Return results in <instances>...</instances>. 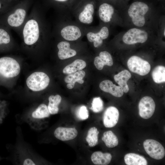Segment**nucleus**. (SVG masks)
I'll use <instances>...</instances> for the list:
<instances>
[{"label":"nucleus","mask_w":165,"mask_h":165,"mask_svg":"<svg viewBox=\"0 0 165 165\" xmlns=\"http://www.w3.org/2000/svg\"><path fill=\"white\" fill-rule=\"evenodd\" d=\"M50 113L47 106L44 104L40 105L32 114V116L36 119H42L50 116Z\"/></svg>","instance_id":"27"},{"label":"nucleus","mask_w":165,"mask_h":165,"mask_svg":"<svg viewBox=\"0 0 165 165\" xmlns=\"http://www.w3.org/2000/svg\"><path fill=\"white\" fill-rule=\"evenodd\" d=\"M10 41V35L3 28H0V46L9 44Z\"/></svg>","instance_id":"31"},{"label":"nucleus","mask_w":165,"mask_h":165,"mask_svg":"<svg viewBox=\"0 0 165 165\" xmlns=\"http://www.w3.org/2000/svg\"><path fill=\"white\" fill-rule=\"evenodd\" d=\"M55 1H59V2H64L66 1L67 0H55Z\"/></svg>","instance_id":"34"},{"label":"nucleus","mask_w":165,"mask_h":165,"mask_svg":"<svg viewBox=\"0 0 165 165\" xmlns=\"http://www.w3.org/2000/svg\"><path fill=\"white\" fill-rule=\"evenodd\" d=\"M70 43L66 41H62L58 43L59 51L58 56L61 60H64L75 56L76 52L70 48Z\"/></svg>","instance_id":"16"},{"label":"nucleus","mask_w":165,"mask_h":165,"mask_svg":"<svg viewBox=\"0 0 165 165\" xmlns=\"http://www.w3.org/2000/svg\"><path fill=\"white\" fill-rule=\"evenodd\" d=\"M112 156L108 152L103 153L101 151H96L92 154L91 159L95 165H107L109 164L112 160Z\"/></svg>","instance_id":"18"},{"label":"nucleus","mask_w":165,"mask_h":165,"mask_svg":"<svg viewBox=\"0 0 165 165\" xmlns=\"http://www.w3.org/2000/svg\"><path fill=\"white\" fill-rule=\"evenodd\" d=\"M148 38V35L145 31L137 28L128 30L123 35V42L128 45L145 42Z\"/></svg>","instance_id":"7"},{"label":"nucleus","mask_w":165,"mask_h":165,"mask_svg":"<svg viewBox=\"0 0 165 165\" xmlns=\"http://www.w3.org/2000/svg\"><path fill=\"white\" fill-rule=\"evenodd\" d=\"M113 64L111 55L108 52L105 51L100 52L99 56L96 57L94 61L95 66L99 70H102L105 65L111 66Z\"/></svg>","instance_id":"13"},{"label":"nucleus","mask_w":165,"mask_h":165,"mask_svg":"<svg viewBox=\"0 0 165 165\" xmlns=\"http://www.w3.org/2000/svg\"><path fill=\"white\" fill-rule=\"evenodd\" d=\"M26 15V11L24 9H18L8 17L7 22L9 25L12 27L19 26L24 22Z\"/></svg>","instance_id":"14"},{"label":"nucleus","mask_w":165,"mask_h":165,"mask_svg":"<svg viewBox=\"0 0 165 165\" xmlns=\"http://www.w3.org/2000/svg\"><path fill=\"white\" fill-rule=\"evenodd\" d=\"M91 105L92 106L90 109L94 112H100L103 109V102L99 97L94 98Z\"/></svg>","instance_id":"29"},{"label":"nucleus","mask_w":165,"mask_h":165,"mask_svg":"<svg viewBox=\"0 0 165 165\" xmlns=\"http://www.w3.org/2000/svg\"><path fill=\"white\" fill-rule=\"evenodd\" d=\"M76 115L77 118L80 120H84L87 119L89 117V112L86 107L82 105L78 109Z\"/></svg>","instance_id":"30"},{"label":"nucleus","mask_w":165,"mask_h":165,"mask_svg":"<svg viewBox=\"0 0 165 165\" xmlns=\"http://www.w3.org/2000/svg\"><path fill=\"white\" fill-rule=\"evenodd\" d=\"M24 41L27 45H32L38 40L39 35L38 25L35 20H28L25 24L23 30Z\"/></svg>","instance_id":"5"},{"label":"nucleus","mask_w":165,"mask_h":165,"mask_svg":"<svg viewBox=\"0 0 165 165\" xmlns=\"http://www.w3.org/2000/svg\"><path fill=\"white\" fill-rule=\"evenodd\" d=\"M94 12L93 5L90 3L86 4L83 11L79 15V20L83 23L86 24L91 23L93 20L92 15Z\"/></svg>","instance_id":"21"},{"label":"nucleus","mask_w":165,"mask_h":165,"mask_svg":"<svg viewBox=\"0 0 165 165\" xmlns=\"http://www.w3.org/2000/svg\"><path fill=\"white\" fill-rule=\"evenodd\" d=\"M143 145L146 152L152 158L160 160L164 156V148L158 141L152 139H146L144 141Z\"/></svg>","instance_id":"6"},{"label":"nucleus","mask_w":165,"mask_h":165,"mask_svg":"<svg viewBox=\"0 0 165 165\" xmlns=\"http://www.w3.org/2000/svg\"><path fill=\"white\" fill-rule=\"evenodd\" d=\"M152 75L154 81L157 83H160L165 82V67L158 65L153 70Z\"/></svg>","instance_id":"25"},{"label":"nucleus","mask_w":165,"mask_h":165,"mask_svg":"<svg viewBox=\"0 0 165 165\" xmlns=\"http://www.w3.org/2000/svg\"><path fill=\"white\" fill-rule=\"evenodd\" d=\"M99 133L97 129L95 127H92L89 129L86 140L90 147H93L97 145Z\"/></svg>","instance_id":"26"},{"label":"nucleus","mask_w":165,"mask_h":165,"mask_svg":"<svg viewBox=\"0 0 165 165\" xmlns=\"http://www.w3.org/2000/svg\"><path fill=\"white\" fill-rule=\"evenodd\" d=\"M148 9V6L145 3L137 1L131 4L128 13L133 24L137 26L142 27L145 24V15Z\"/></svg>","instance_id":"1"},{"label":"nucleus","mask_w":165,"mask_h":165,"mask_svg":"<svg viewBox=\"0 0 165 165\" xmlns=\"http://www.w3.org/2000/svg\"><path fill=\"white\" fill-rule=\"evenodd\" d=\"M54 134L57 139L63 141L75 138L78 135V131L75 128L59 127L55 130Z\"/></svg>","instance_id":"10"},{"label":"nucleus","mask_w":165,"mask_h":165,"mask_svg":"<svg viewBox=\"0 0 165 165\" xmlns=\"http://www.w3.org/2000/svg\"><path fill=\"white\" fill-rule=\"evenodd\" d=\"M114 12L113 7L111 5L104 3L100 6L98 13L100 19L105 22L110 21Z\"/></svg>","instance_id":"19"},{"label":"nucleus","mask_w":165,"mask_h":165,"mask_svg":"<svg viewBox=\"0 0 165 165\" xmlns=\"http://www.w3.org/2000/svg\"><path fill=\"white\" fill-rule=\"evenodd\" d=\"M20 70V65L14 59L9 57L0 58V74L7 78L17 76Z\"/></svg>","instance_id":"3"},{"label":"nucleus","mask_w":165,"mask_h":165,"mask_svg":"<svg viewBox=\"0 0 165 165\" xmlns=\"http://www.w3.org/2000/svg\"><path fill=\"white\" fill-rule=\"evenodd\" d=\"M49 103L48 106V110L51 114H55L59 111L58 105L60 103L61 97L58 94L51 95L49 97Z\"/></svg>","instance_id":"24"},{"label":"nucleus","mask_w":165,"mask_h":165,"mask_svg":"<svg viewBox=\"0 0 165 165\" xmlns=\"http://www.w3.org/2000/svg\"><path fill=\"white\" fill-rule=\"evenodd\" d=\"M127 65L131 72L141 76L147 74L151 69V65L148 62L136 56L129 58Z\"/></svg>","instance_id":"4"},{"label":"nucleus","mask_w":165,"mask_h":165,"mask_svg":"<svg viewBox=\"0 0 165 165\" xmlns=\"http://www.w3.org/2000/svg\"><path fill=\"white\" fill-rule=\"evenodd\" d=\"M164 36H165V30H164Z\"/></svg>","instance_id":"35"},{"label":"nucleus","mask_w":165,"mask_h":165,"mask_svg":"<svg viewBox=\"0 0 165 165\" xmlns=\"http://www.w3.org/2000/svg\"><path fill=\"white\" fill-rule=\"evenodd\" d=\"M74 84L73 83H68L67 85V87L68 89H71L74 87Z\"/></svg>","instance_id":"33"},{"label":"nucleus","mask_w":165,"mask_h":165,"mask_svg":"<svg viewBox=\"0 0 165 165\" xmlns=\"http://www.w3.org/2000/svg\"><path fill=\"white\" fill-rule=\"evenodd\" d=\"M85 72L82 70L79 71L78 72L68 74L66 76L64 81L66 83H73L75 84L76 82H78L80 80L82 79L85 75Z\"/></svg>","instance_id":"28"},{"label":"nucleus","mask_w":165,"mask_h":165,"mask_svg":"<svg viewBox=\"0 0 165 165\" xmlns=\"http://www.w3.org/2000/svg\"><path fill=\"white\" fill-rule=\"evenodd\" d=\"M86 65V62L81 59H76L72 63L66 66L63 69V73L66 74H70L81 71L85 68Z\"/></svg>","instance_id":"22"},{"label":"nucleus","mask_w":165,"mask_h":165,"mask_svg":"<svg viewBox=\"0 0 165 165\" xmlns=\"http://www.w3.org/2000/svg\"><path fill=\"white\" fill-rule=\"evenodd\" d=\"M99 87L103 91L109 93L116 97H121L123 94L124 92L120 86L114 84L109 80H104L101 82Z\"/></svg>","instance_id":"12"},{"label":"nucleus","mask_w":165,"mask_h":165,"mask_svg":"<svg viewBox=\"0 0 165 165\" xmlns=\"http://www.w3.org/2000/svg\"><path fill=\"white\" fill-rule=\"evenodd\" d=\"M119 117V112L115 107L111 106L105 111L103 116V123L107 128L114 127L117 123Z\"/></svg>","instance_id":"9"},{"label":"nucleus","mask_w":165,"mask_h":165,"mask_svg":"<svg viewBox=\"0 0 165 165\" xmlns=\"http://www.w3.org/2000/svg\"><path fill=\"white\" fill-rule=\"evenodd\" d=\"M35 164L33 161L29 159H25L23 163L24 165H35Z\"/></svg>","instance_id":"32"},{"label":"nucleus","mask_w":165,"mask_h":165,"mask_svg":"<svg viewBox=\"0 0 165 165\" xmlns=\"http://www.w3.org/2000/svg\"><path fill=\"white\" fill-rule=\"evenodd\" d=\"M156 107L153 99L149 96H145L140 100L138 104L139 113L142 118L148 119L153 114Z\"/></svg>","instance_id":"8"},{"label":"nucleus","mask_w":165,"mask_h":165,"mask_svg":"<svg viewBox=\"0 0 165 165\" xmlns=\"http://www.w3.org/2000/svg\"><path fill=\"white\" fill-rule=\"evenodd\" d=\"M131 77V75L130 72L127 70H124L115 75L114 78L123 92L127 93L129 90L127 82Z\"/></svg>","instance_id":"17"},{"label":"nucleus","mask_w":165,"mask_h":165,"mask_svg":"<svg viewBox=\"0 0 165 165\" xmlns=\"http://www.w3.org/2000/svg\"><path fill=\"white\" fill-rule=\"evenodd\" d=\"M50 81L48 75L44 72H36L31 74L27 79L28 87L34 91L43 90L48 86Z\"/></svg>","instance_id":"2"},{"label":"nucleus","mask_w":165,"mask_h":165,"mask_svg":"<svg viewBox=\"0 0 165 165\" xmlns=\"http://www.w3.org/2000/svg\"><path fill=\"white\" fill-rule=\"evenodd\" d=\"M102 140L106 146L109 148H112L118 144V140L116 135L111 130L105 132L103 134Z\"/></svg>","instance_id":"23"},{"label":"nucleus","mask_w":165,"mask_h":165,"mask_svg":"<svg viewBox=\"0 0 165 165\" xmlns=\"http://www.w3.org/2000/svg\"><path fill=\"white\" fill-rule=\"evenodd\" d=\"M124 160L127 165H147L148 163L144 157L135 153L127 154L124 156Z\"/></svg>","instance_id":"20"},{"label":"nucleus","mask_w":165,"mask_h":165,"mask_svg":"<svg viewBox=\"0 0 165 165\" xmlns=\"http://www.w3.org/2000/svg\"><path fill=\"white\" fill-rule=\"evenodd\" d=\"M109 31L106 27H102L98 32L95 33L89 32L87 34V38L88 41L94 42L95 47L101 46L103 43V40L108 38L109 35Z\"/></svg>","instance_id":"11"},{"label":"nucleus","mask_w":165,"mask_h":165,"mask_svg":"<svg viewBox=\"0 0 165 165\" xmlns=\"http://www.w3.org/2000/svg\"><path fill=\"white\" fill-rule=\"evenodd\" d=\"M62 36L68 41H75L79 38L81 33L79 28L74 25H69L63 28L61 31Z\"/></svg>","instance_id":"15"}]
</instances>
